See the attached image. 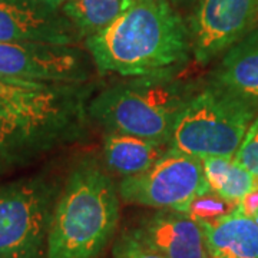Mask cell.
<instances>
[{
	"mask_svg": "<svg viewBox=\"0 0 258 258\" xmlns=\"http://www.w3.org/2000/svg\"><path fill=\"white\" fill-rule=\"evenodd\" d=\"M95 88L8 81L0 86V174L81 141Z\"/></svg>",
	"mask_w": 258,
	"mask_h": 258,
	"instance_id": "6da1fadb",
	"label": "cell"
},
{
	"mask_svg": "<svg viewBox=\"0 0 258 258\" xmlns=\"http://www.w3.org/2000/svg\"><path fill=\"white\" fill-rule=\"evenodd\" d=\"M98 74L122 78L179 71L192 56L189 25L168 0H138L85 40Z\"/></svg>",
	"mask_w": 258,
	"mask_h": 258,
	"instance_id": "7a4b0ae2",
	"label": "cell"
},
{
	"mask_svg": "<svg viewBox=\"0 0 258 258\" xmlns=\"http://www.w3.org/2000/svg\"><path fill=\"white\" fill-rule=\"evenodd\" d=\"M119 218L113 179L92 159L79 162L57 197L46 258H96L113 238Z\"/></svg>",
	"mask_w": 258,
	"mask_h": 258,
	"instance_id": "3957f363",
	"label": "cell"
},
{
	"mask_svg": "<svg viewBox=\"0 0 258 258\" xmlns=\"http://www.w3.org/2000/svg\"><path fill=\"white\" fill-rule=\"evenodd\" d=\"M201 81L179 71L126 78L93 93L89 116L106 132H120L169 145L172 129Z\"/></svg>",
	"mask_w": 258,
	"mask_h": 258,
	"instance_id": "277c9868",
	"label": "cell"
},
{
	"mask_svg": "<svg viewBox=\"0 0 258 258\" xmlns=\"http://www.w3.org/2000/svg\"><path fill=\"white\" fill-rule=\"evenodd\" d=\"M258 112L208 79L179 113L169 147L197 158H234Z\"/></svg>",
	"mask_w": 258,
	"mask_h": 258,
	"instance_id": "5b68a950",
	"label": "cell"
},
{
	"mask_svg": "<svg viewBox=\"0 0 258 258\" xmlns=\"http://www.w3.org/2000/svg\"><path fill=\"white\" fill-rule=\"evenodd\" d=\"M60 189L45 175L0 184V258H46Z\"/></svg>",
	"mask_w": 258,
	"mask_h": 258,
	"instance_id": "8992f818",
	"label": "cell"
},
{
	"mask_svg": "<svg viewBox=\"0 0 258 258\" xmlns=\"http://www.w3.org/2000/svg\"><path fill=\"white\" fill-rule=\"evenodd\" d=\"M211 191L203 159L169 148L164 157L138 175L122 178L120 200L126 204L184 212L195 197Z\"/></svg>",
	"mask_w": 258,
	"mask_h": 258,
	"instance_id": "52a82bcc",
	"label": "cell"
},
{
	"mask_svg": "<svg viewBox=\"0 0 258 258\" xmlns=\"http://www.w3.org/2000/svg\"><path fill=\"white\" fill-rule=\"evenodd\" d=\"M96 71L91 53L71 45L0 42V78L45 85L89 83Z\"/></svg>",
	"mask_w": 258,
	"mask_h": 258,
	"instance_id": "ba28073f",
	"label": "cell"
},
{
	"mask_svg": "<svg viewBox=\"0 0 258 258\" xmlns=\"http://www.w3.org/2000/svg\"><path fill=\"white\" fill-rule=\"evenodd\" d=\"M188 25L195 62L210 63L258 28V0H198Z\"/></svg>",
	"mask_w": 258,
	"mask_h": 258,
	"instance_id": "9c48e42d",
	"label": "cell"
},
{
	"mask_svg": "<svg viewBox=\"0 0 258 258\" xmlns=\"http://www.w3.org/2000/svg\"><path fill=\"white\" fill-rule=\"evenodd\" d=\"M63 0H0V42L78 46L83 40L66 16Z\"/></svg>",
	"mask_w": 258,
	"mask_h": 258,
	"instance_id": "30bf717a",
	"label": "cell"
},
{
	"mask_svg": "<svg viewBox=\"0 0 258 258\" xmlns=\"http://www.w3.org/2000/svg\"><path fill=\"white\" fill-rule=\"evenodd\" d=\"M132 231L165 258H212L203 227L185 212L158 210Z\"/></svg>",
	"mask_w": 258,
	"mask_h": 258,
	"instance_id": "8fae6325",
	"label": "cell"
},
{
	"mask_svg": "<svg viewBox=\"0 0 258 258\" xmlns=\"http://www.w3.org/2000/svg\"><path fill=\"white\" fill-rule=\"evenodd\" d=\"M208 81L258 112V28L222 55Z\"/></svg>",
	"mask_w": 258,
	"mask_h": 258,
	"instance_id": "7c38bea8",
	"label": "cell"
},
{
	"mask_svg": "<svg viewBox=\"0 0 258 258\" xmlns=\"http://www.w3.org/2000/svg\"><path fill=\"white\" fill-rule=\"evenodd\" d=\"M200 225L212 258H258V222L242 214L238 205L221 220Z\"/></svg>",
	"mask_w": 258,
	"mask_h": 258,
	"instance_id": "4fadbf2b",
	"label": "cell"
},
{
	"mask_svg": "<svg viewBox=\"0 0 258 258\" xmlns=\"http://www.w3.org/2000/svg\"><path fill=\"white\" fill-rule=\"evenodd\" d=\"M169 148L168 144L120 132H106L103 137L105 162L122 178L142 174L164 157Z\"/></svg>",
	"mask_w": 258,
	"mask_h": 258,
	"instance_id": "5bb4252c",
	"label": "cell"
},
{
	"mask_svg": "<svg viewBox=\"0 0 258 258\" xmlns=\"http://www.w3.org/2000/svg\"><path fill=\"white\" fill-rule=\"evenodd\" d=\"M134 3V0H63L62 6L86 40L108 28Z\"/></svg>",
	"mask_w": 258,
	"mask_h": 258,
	"instance_id": "9a60e30c",
	"label": "cell"
},
{
	"mask_svg": "<svg viewBox=\"0 0 258 258\" xmlns=\"http://www.w3.org/2000/svg\"><path fill=\"white\" fill-rule=\"evenodd\" d=\"M203 166L212 192L227 201L238 204L255 186L257 178L234 158H204Z\"/></svg>",
	"mask_w": 258,
	"mask_h": 258,
	"instance_id": "2e32d148",
	"label": "cell"
},
{
	"mask_svg": "<svg viewBox=\"0 0 258 258\" xmlns=\"http://www.w3.org/2000/svg\"><path fill=\"white\" fill-rule=\"evenodd\" d=\"M237 205L238 204L224 200L218 194L208 191L195 197L184 212L200 224L215 222L235 211Z\"/></svg>",
	"mask_w": 258,
	"mask_h": 258,
	"instance_id": "e0dca14e",
	"label": "cell"
},
{
	"mask_svg": "<svg viewBox=\"0 0 258 258\" xmlns=\"http://www.w3.org/2000/svg\"><path fill=\"white\" fill-rule=\"evenodd\" d=\"M113 258H165L157 249L149 247L147 242L135 235L134 231L122 232L115 241L112 248Z\"/></svg>",
	"mask_w": 258,
	"mask_h": 258,
	"instance_id": "ac0fdd59",
	"label": "cell"
},
{
	"mask_svg": "<svg viewBox=\"0 0 258 258\" xmlns=\"http://www.w3.org/2000/svg\"><path fill=\"white\" fill-rule=\"evenodd\" d=\"M234 159L258 178V115L251 122Z\"/></svg>",
	"mask_w": 258,
	"mask_h": 258,
	"instance_id": "d6986e66",
	"label": "cell"
},
{
	"mask_svg": "<svg viewBox=\"0 0 258 258\" xmlns=\"http://www.w3.org/2000/svg\"><path fill=\"white\" fill-rule=\"evenodd\" d=\"M238 208L242 214L248 215V217H255L258 212V184L255 181V186L249 191L240 203H238Z\"/></svg>",
	"mask_w": 258,
	"mask_h": 258,
	"instance_id": "ffe728a7",
	"label": "cell"
},
{
	"mask_svg": "<svg viewBox=\"0 0 258 258\" xmlns=\"http://www.w3.org/2000/svg\"><path fill=\"white\" fill-rule=\"evenodd\" d=\"M172 2H174V5H178V6H191L198 0H172Z\"/></svg>",
	"mask_w": 258,
	"mask_h": 258,
	"instance_id": "44dd1931",
	"label": "cell"
},
{
	"mask_svg": "<svg viewBox=\"0 0 258 258\" xmlns=\"http://www.w3.org/2000/svg\"><path fill=\"white\" fill-rule=\"evenodd\" d=\"M8 81H10V79H2V78H0V86H3Z\"/></svg>",
	"mask_w": 258,
	"mask_h": 258,
	"instance_id": "7402d4cb",
	"label": "cell"
},
{
	"mask_svg": "<svg viewBox=\"0 0 258 258\" xmlns=\"http://www.w3.org/2000/svg\"><path fill=\"white\" fill-rule=\"evenodd\" d=\"M254 218H255V221L258 222V212H257V214H255V217H254Z\"/></svg>",
	"mask_w": 258,
	"mask_h": 258,
	"instance_id": "603a6c76",
	"label": "cell"
},
{
	"mask_svg": "<svg viewBox=\"0 0 258 258\" xmlns=\"http://www.w3.org/2000/svg\"><path fill=\"white\" fill-rule=\"evenodd\" d=\"M134 2H138V0H134Z\"/></svg>",
	"mask_w": 258,
	"mask_h": 258,
	"instance_id": "cb8c5ba5",
	"label": "cell"
}]
</instances>
